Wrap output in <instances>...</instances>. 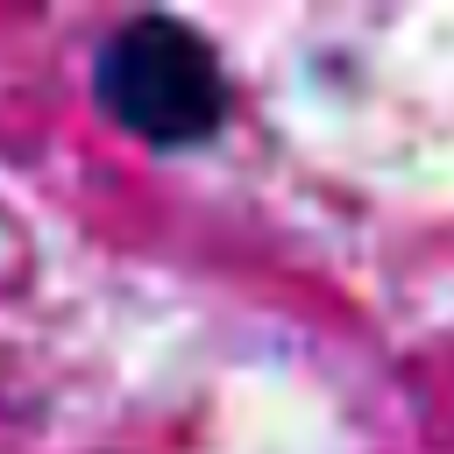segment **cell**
Listing matches in <instances>:
<instances>
[{
	"mask_svg": "<svg viewBox=\"0 0 454 454\" xmlns=\"http://www.w3.org/2000/svg\"><path fill=\"white\" fill-rule=\"evenodd\" d=\"M92 99L121 135H135L149 149H199L227 128L234 85H227L220 50L192 21L135 14L99 43Z\"/></svg>",
	"mask_w": 454,
	"mask_h": 454,
	"instance_id": "obj_1",
	"label": "cell"
}]
</instances>
